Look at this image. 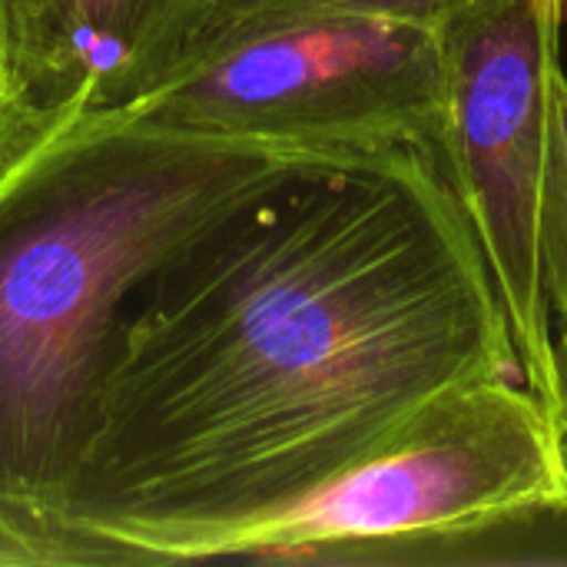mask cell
<instances>
[{"label": "cell", "mask_w": 567, "mask_h": 567, "mask_svg": "<svg viewBox=\"0 0 567 567\" xmlns=\"http://www.w3.org/2000/svg\"><path fill=\"white\" fill-rule=\"evenodd\" d=\"M488 375L525 379L439 156L316 153L133 296L60 518L120 565L209 561Z\"/></svg>", "instance_id": "cell-1"}, {"label": "cell", "mask_w": 567, "mask_h": 567, "mask_svg": "<svg viewBox=\"0 0 567 567\" xmlns=\"http://www.w3.org/2000/svg\"><path fill=\"white\" fill-rule=\"evenodd\" d=\"M309 156L86 113L0 166V502L60 518L133 296Z\"/></svg>", "instance_id": "cell-2"}, {"label": "cell", "mask_w": 567, "mask_h": 567, "mask_svg": "<svg viewBox=\"0 0 567 567\" xmlns=\"http://www.w3.org/2000/svg\"><path fill=\"white\" fill-rule=\"evenodd\" d=\"M442 27L306 3L209 0L173 66L130 110L233 143L439 156Z\"/></svg>", "instance_id": "cell-3"}, {"label": "cell", "mask_w": 567, "mask_h": 567, "mask_svg": "<svg viewBox=\"0 0 567 567\" xmlns=\"http://www.w3.org/2000/svg\"><path fill=\"white\" fill-rule=\"evenodd\" d=\"M567 0H468L442 23L439 166L485 252L528 389L558 419V349L538 256L551 80Z\"/></svg>", "instance_id": "cell-4"}, {"label": "cell", "mask_w": 567, "mask_h": 567, "mask_svg": "<svg viewBox=\"0 0 567 567\" xmlns=\"http://www.w3.org/2000/svg\"><path fill=\"white\" fill-rule=\"evenodd\" d=\"M567 488L558 419L515 375L458 382L299 505L223 538L209 561L346 565L372 542Z\"/></svg>", "instance_id": "cell-5"}, {"label": "cell", "mask_w": 567, "mask_h": 567, "mask_svg": "<svg viewBox=\"0 0 567 567\" xmlns=\"http://www.w3.org/2000/svg\"><path fill=\"white\" fill-rule=\"evenodd\" d=\"M209 0H7L17 66L43 120L120 113L173 66Z\"/></svg>", "instance_id": "cell-6"}, {"label": "cell", "mask_w": 567, "mask_h": 567, "mask_svg": "<svg viewBox=\"0 0 567 567\" xmlns=\"http://www.w3.org/2000/svg\"><path fill=\"white\" fill-rule=\"evenodd\" d=\"M567 565V488L355 548L342 567Z\"/></svg>", "instance_id": "cell-7"}, {"label": "cell", "mask_w": 567, "mask_h": 567, "mask_svg": "<svg viewBox=\"0 0 567 567\" xmlns=\"http://www.w3.org/2000/svg\"><path fill=\"white\" fill-rule=\"evenodd\" d=\"M538 256L551 319L567 329V73L558 66L551 80L548 163L538 213Z\"/></svg>", "instance_id": "cell-8"}, {"label": "cell", "mask_w": 567, "mask_h": 567, "mask_svg": "<svg viewBox=\"0 0 567 567\" xmlns=\"http://www.w3.org/2000/svg\"><path fill=\"white\" fill-rule=\"evenodd\" d=\"M106 567L120 555L60 518L0 502V567Z\"/></svg>", "instance_id": "cell-9"}, {"label": "cell", "mask_w": 567, "mask_h": 567, "mask_svg": "<svg viewBox=\"0 0 567 567\" xmlns=\"http://www.w3.org/2000/svg\"><path fill=\"white\" fill-rule=\"evenodd\" d=\"M50 120H43L20 80L17 66V47H13V27H10V7L0 0V166H7L20 150H27Z\"/></svg>", "instance_id": "cell-10"}, {"label": "cell", "mask_w": 567, "mask_h": 567, "mask_svg": "<svg viewBox=\"0 0 567 567\" xmlns=\"http://www.w3.org/2000/svg\"><path fill=\"white\" fill-rule=\"evenodd\" d=\"M269 3H306V7H329V10L372 13V17H389V20L442 27L468 0H269Z\"/></svg>", "instance_id": "cell-11"}, {"label": "cell", "mask_w": 567, "mask_h": 567, "mask_svg": "<svg viewBox=\"0 0 567 567\" xmlns=\"http://www.w3.org/2000/svg\"><path fill=\"white\" fill-rule=\"evenodd\" d=\"M555 349H558V385H561L558 429H561V442H565V452H567V329H558Z\"/></svg>", "instance_id": "cell-12"}]
</instances>
